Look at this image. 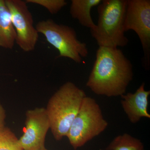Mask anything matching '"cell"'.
<instances>
[{
	"instance_id": "cell-15",
	"label": "cell",
	"mask_w": 150,
	"mask_h": 150,
	"mask_svg": "<svg viewBox=\"0 0 150 150\" xmlns=\"http://www.w3.org/2000/svg\"><path fill=\"white\" fill-rule=\"evenodd\" d=\"M6 112L3 105L0 103V131L5 128Z\"/></svg>"
},
{
	"instance_id": "cell-9",
	"label": "cell",
	"mask_w": 150,
	"mask_h": 150,
	"mask_svg": "<svg viewBox=\"0 0 150 150\" xmlns=\"http://www.w3.org/2000/svg\"><path fill=\"white\" fill-rule=\"evenodd\" d=\"M150 91L145 89L143 83L134 93H128L121 96V106L131 123H136L142 118H150L148 111Z\"/></svg>"
},
{
	"instance_id": "cell-2",
	"label": "cell",
	"mask_w": 150,
	"mask_h": 150,
	"mask_svg": "<svg viewBox=\"0 0 150 150\" xmlns=\"http://www.w3.org/2000/svg\"><path fill=\"white\" fill-rule=\"evenodd\" d=\"M86 96L83 90L72 82L62 85L48 100L46 108L54 139L67 137L83 100Z\"/></svg>"
},
{
	"instance_id": "cell-11",
	"label": "cell",
	"mask_w": 150,
	"mask_h": 150,
	"mask_svg": "<svg viewBox=\"0 0 150 150\" xmlns=\"http://www.w3.org/2000/svg\"><path fill=\"white\" fill-rule=\"evenodd\" d=\"M102 0H72L70 6L71 16L84 27L91 30L96 26L91 14L92 8L98 6Z\"/></svg>"
},
{
	"instance_id": "cell-1",
	"label": "cell",
	"mask_w": 150,
	"mask_h": 150,
	"mask_svg": "<svg viewBox=\"0 0 150 150\" xmlns=\"http://www.w3.org/2000/svg\"><path fill=\"white\" fill-rule=\"evenodd\" d=\"M133 76L132 63L121 49L99 46L86 86L98 95L121 96Z\"/></svg>"
},
{
	"instance_id": "cell-4",
	"label": "cell",
	"mask_w": 150,
	"mask_h": 150,
	"mask_svg": "<svg viewBox=\"0 0 150 150\" xmlns=\"http://www.w3.org/2000/svg\"><path fill=\"white\" fill-rule=\"evenodd\" d=\"M108 123L100 106L90 97L84 98L67 137L74 149L82 147L106 129Z\"/></svg>"
},
{
	"instance_id": "cell-16",
	"label": "cell",
	"mask_w": 150,
	"mask_h": 150,
	"mask_svg": "<svg viewBox=\"0 0 150 150\" xmlns=\"http://www.w3.org/2000/svg\"><path fill=\"white\" fill-rule=\"evenodd\" d=\"M41 150H48L47 149H46V148H44V149H43Z\"/></svg>"
},
{
	"instance_id": "cell-3",
	"label": "cell",
	"mask_w": 150,
	"mask_h": 150,
	"mask_svg": "<svg viewBox=\"0 0 150 150\" xmlns=\"http://www.w3.org/2000/svg\"><path fill=\"white\" fill-rule=\"evenodd\" d=\"M127 1L102 0L98 6L97 24L90 31L99 46L118 48L128 45L124 28Z\"/></svg>"
},
{
	"instance_id": "cell-13",
	"label": "cell",
	"mask_w": 150,
	"mask_h": 150,
	"mask_svg": "<svg viewBox=\"0 0 150 150\" xmlns=\"http://www.w3.org/2000/svg\"><path fill=\"white\" fill-rule=\"evenodd\" d=\"M0 150H23L16 135L7 127L0 131Z\"/></svg>"
},
{
	"instance_id": "cell-12",
	"label": "cell",
	"mask_w": 150,
	"mask_h": 150,
	"mask_svg": "<svg viewBox=\"0 0 150 150\" xmlns=\"http://www.w3.org/2000/svg\"><path fill=\"white\" fill-rule=\"evenodd\" d=\"M105 150H145V148L141 140L126 133L115 137Z\"/></svg>"
},
{
	"instance_id": "cell-6",
	"label": "cell",
	"mask_w": 150,
	"mask_h": 150,
	"mask_svg": "<svg viewBox=\"0 0 150 150\" xmlns=\"http://www.w3.org/2000/svg\"><path fill=\"white\" fill-rule=\"evenodd\" d=\"M124 28L132 30L139 38L144 53L145 67L150 63V1L128 0Z\"/></svg>"
},
{
	"instance_id": "cell-14",
	"label": "cell",
	"mask_w": 150,
	"mask_h": 150,
	"mask_svg": "<svg viewBox=\"0 0 150 150\" xmlns=\"http://www.w3.org/2000/svg\"><path fill=\"white\" fill-rule=\"evenodd\" d=\"M25 2L27 4H35L41 6L52 14L58 13L67 5L65 0H26Z\"/></svg>"
},
{
	"instance_id": "cell-7",
	"label": "cell",
	"mask_w": 150,
	"mask_h": 150,
	"mask_svg": "<svg viewBox=\"0 0 150 150\" xmlns=\"http://www.w3.org/2000/svg\"><path fill=\"white\" fill-rule=\"evenodd\" d=\"M16 33V43L21 50L29 52L34 50L39 33L33 25L32 14L25 1L5 0Z\"/></svg>"
},
{
	"instance_id": "cell-5",
	"label": "cell",
	"mask_w": 150,
	"mask_h": 150,
	"mask_svg": "<svg viewBox=\"0 0 150 150\" xmlns=\"http://www.w3.org/2000/svg\"><path fill=\"white\" fill-rule=\"evenodd\" d=\"M35 28L38 33L58 50L59 57L68 58L79 64L88 55L86 44L78 39L72 28L58 24L51 19L38 22Z\"/></svg>"
},
{
	"instance_id": "cell-8",
	"label": "cell",
	"mask_w": 150,
	"mask_h": 150,
	"mask_svg": "<svg viewBox=\"0 0 150 150\" xmlns=\"http://www.w3.org/2000/svg\"><path fill=\"white\" fill-rule=\"evenodd\" d=\"M24 133L18 139L23 150H41L45 148L46 134L50 123L44 108L29 109L25 113Z\"/></svg>"
},
{
	"instance_id": "cell-10",
	"label": "cell",
	"mask_w": 150,
	"mask_h": 150,
	"mask_svg": "<svg viewBox=\"0 0 150 150\" xmlns=\"http://www.w3.org/2000/svg\"><path fill=\"white\" fill-rule=\"evenodd\" d=\"M16 35L5 0H0V47L12 49L16 41Z\"/></svg>"
}]
</instances>
